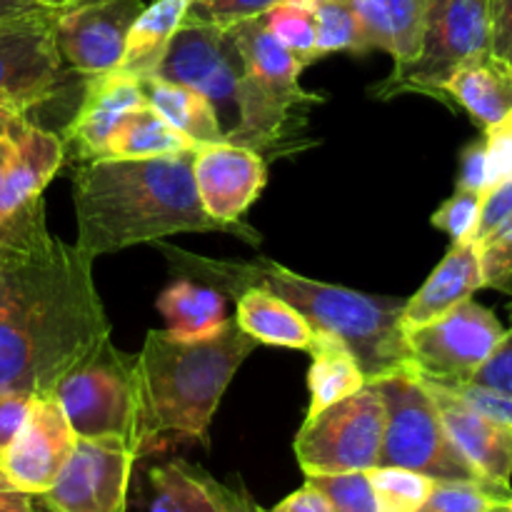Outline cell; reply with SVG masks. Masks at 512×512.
<instances>
[{"mask_svg":"<svg viewBox=\"0 0 512 512\" xmlns=\"http://www.w3.org/2000/svg\"><path fill=\"white\" fill-rule=\"evenodd\" d=\"M110 338L93 258L50 235L43 203L0 223V395H48Z\"/></svg>","mask_w":512,"mask_h":512,"instance_id":"cell-1","label":"cell"},{"mask_svg":"<svg viewBox=\"0 0 512 512\" xmlns=\"http://www.w3.org/2000/svg\"><path fill=\"white\" fill-rule=\"evenodd\" d=\"M193 155L78 163L73 175L75 245L93 260L178 233H228L258 245L255 228L218 223L205 213L195 190Z\"/></svg>","mask_w":512,"mask_h":512,"instance_id":"cell-2","label":"cell"},{"mask_svg":"<svg viewBox=\"0 0 512 512\" xmlns=\"http://www.w3.org/2000/svg\"><path fill=\"white\" fill-rule=\"evenodd\" d=\"M160 248L183 278L210 285L223 295L235 298L245 288H263L283 298L318 333L343 340L368 383L410 365V350L400 325L405 300L320 283L265 258L218 260L165 243Z\"/></svg>","mask_w":512,"mask_h":512,"instance_id":"cell-3","label":"cell"},{"mask_svg":"<svg viewBox=\"0 0 512 512\" xmlns=\"http://www.w3.org/2000/svg\"><path fill=\"white\" fill-rule=\"evenodd\" d=\"M258 348L248 333L228 320L208 340L173 338L168 330H150L135 355L138 383V458L158 443L185 438L210 445V420L240 365Z\"/></svg>","mask_w":512,"mask_h":512,"instance_id":"cell-4","label":"cell"},{"mask_svg":"<svg viewBox=\"0 0 512 512\" xmlns=\"http://www.w3.org/2000/svg\"><path fill=\"white\" fill-rule=\"evenodd\" d=\"M228 28L243 60V75L238 83V120L225 138L263 155L283 140L293 110L318 98L300 88L303 65L265 28L260 15Z\"/></svg>","mask_w":512,"mask_h":512,"instance_id":"cell-5","label":"cell"},{"mask_svg":"<svg viewBox=\"0 0 512 512\" xmlns=\"http://www.w3.org/2000/svg\"><path fill=\"white\" fill-rule=\"evenodd\" d=\"M370 385L378 390L385 408L378 465L408 468L433 480H480L448 438L428 388L410 365Z\"/></svg>","mask_w":512,"mask_h":512,"instance_id":"cell-6","label":"cell"},{"mask_svg":"<svg viewBox=\"0 0 512 512\" xmlns=\"http://www.w3.org/2000/svg\"><path fill=\"white\" fill-rule=\"evenodd\" d=\"M53 395L78 438L120 440L138 455L135 355L103 340L55 383Z\"/></svg>","mask_w":512,"mask_h":512,"instance_id":"cell-7","label":"cell"},{"mask_svg":"<svg viewBox=\"0 0 512 512\" xmlns=\"http://www.w3.org/2000/svg\"><path fill=\"white\" fill-rule=\"evenodd\" d=\"M385 408L378 390L365 385L358 393L308 415L295 435V458L305 478L370 470L383 445Z\"/></svg>","mask_w":512,"mask_h":512,"instance_id":"cell-8","label":"cell"},{"mask_svg":"<svg viewBox=\"0 0 512 512\" xmlns=\"http://www.w3.org/2000/svg\"><path fill=\"white\" fill-rule=\"evenodd\" d=\"M485 50H490V0H428L418 58L393 70L390 88L443 98L453 70Z\"/></svg>","mask_w":512,"mask_h":512,"instance_id":"cell-9","label":"cell"},{"mask_svg":"<svg viewBox=\"0 0 512 512\" xmlns=\"http://www.w3.org/2000/svg\"><path fill=\"white\" fill-rule=\"evenodd\" d=\"M503 335L505 328L493 310L470 298L433 323L405 333L410 368L440 385L470 383Z\"/></svg>","mask_w":512,"mask_h":512,"instance_id":"cell-10","label":"cell"},{"mask_svg":"<svg viewBox=\"0 0 512 512\" xmlns=\"http://www.w3.org/2000/svg\"><path fill=\"white\" fill-rule=\"evenodd\" d=\"M158 78L193 88L213 103L220 123L238 120V83L243 75L238 45L225 25L185 18L158 65ZM228 128V130H230Z\"/></svg>","mask_w":512,"mask_h":512,"instance_id":"cell-11","label":"cell"},{"mask_svg":"<svg viewBox=\"0 0 512 512\" xmlns=\"http://www.w3.org/2000/svg\"><path fill=\"white\" fill-rule=\"evenodd\" d=\"M65 83L68 68L55 45L53 13L0 25V105L28 115L58 98Z\"/></svg>","mask_w":512,"mask_h":512,"instance_id":"cell-12","label":"cell"},{"mask_svg":"<svg viewBox=\"0 0 512 512\" xmlns=\"http://www.w3.org/2000/svg\"><path fill=\"white\" fill-rule=\"evenodd\" d=\"M135 450L120 440L78 438L55 483L38 495L45 512H125Z\"/></svg>","mask_w":512,"mask_h":512,"instance_id":"cell-13","label":"cell"},{"mask_svg":"<svg viewBox=\"0 0 512 512\" xmlns=\"http://www.w3.org/2000/svg\"><path fill=\"white\" fill-rule=\"evenodd\" d=\"M143 8V0H78L55 10L53 35L65 68L83 78L118 68L125 38Z\"/></svg>","mask_w":512,"mask_h":512,"instance_id":"cell-14","label":"cell"},{"mask_svg":"<svg viewBox=\"0 0 512 512\" xmlns=\"http://www.w3.org/2000/svg\"><path fill=\"white\" fill-rule=\"evenodd\" d=\"M75 443L78 435L55 395H33L23 425L0 460V475L15 490L38 498L55 483Z\"/></svg>","mask_w":512,"mask_h":512,"instance_id":"cell-15","label":"cell"},{"mask_svg":"<svg viewBox=\"0 0 512 512\" xmlns=\"http://www.w3.org/2000/svg\"><path fill=\"white\" fill-rule=\"evenodd\" d=\"M418 378L428 388L445 425V433L453 440L465 463L485 485L512 493V430L480 413L448 385L433 383L423 375Z\"/></svg>","mask_w":512,"mask_h":512,"instance_id":"cell-16","label":"cell"},{"mask_svg":"<svg viewBox=\"0 0 512 512\" xmlns=\"http://www.w3.org/2000/svg\"><path fill=\"white\" fill-rule=\"evenodd\" d=\"M193 180L210 218L225 225H248L243 215L263 193L268 170L263 155L225 140L195 150Z\"/></svg>","mask_w":512,"mask_h":512,"instance_id":"cell-17","label":"cell"},{"mask_svg":"<svg viewBox=\"0 0 512 512\" xmlns=\"http://www.w3.org/2000/svg\"><path fill=\"white\" fill-rule=\"evenodd\" d=\"M145 103L148 100H145L143 85L133 75L110 70V73L85 78V95L63 133L65 158L73 155L78 163L105 158V145L115 125L130 110Z\"/></svg>","mask_w":512,"mask_h":512,"instance_id":"cell-18","label":"cell"},{"mask_svg":"<svg viewBox=\"0 0 512 512\" xmlns=\"http://www.w3.org/2000/svg\"><path fill=\"white\" fill-rule=\"evenodd\" d=\"M15 148L0 183V223L43 203L45 185L65 160L63 138L28 118L15 128Z\"/></svg>","mask_w":512,"mask_h":512,"instance_id":"cell-19","label":"cell"},{"mask_svg":"<svg viewBox=\"0 0 512 512\" xmlns=\"http://www.w3.org/2000/svg\"><path fill=\"white\" fill-rule=\"evenodd\" d=\"M480 288H483V270H480L478 245L453 243L423 288L405 300L403 318H400L403 333L433 323L440 315L473 298Z\"/></svg>","mask_w":512,"mask_h":512,"instance_id":"cell-20","label":"cell"},{"mask_svg":"<svg viewBox=\"0 0 512 512\" xmlns=\"http://www.w3.org/2000/svg\"><path fill=\"white\" fill-rule=\"evenodd\" d=\"M443 95L468 110L480 128H490L512 113V63L493 50L473 55L445 80Z\"/></svg>","mask_w":512,"mask_h":512,"instance_id":"cell-21","label":"cell"},{"mask_svg":"<svg viewBox=\"0 0 512 512\" xmlns=\"http://www.w3.org/2000/svg\"><path fill=\"white\" fill-rule=\"evenodd\" d=\"M363 30L365 48L393 55L395 70L418 58L428 0H345Z\"/></svg>","mask_w":512,"mask_h":512,"instance_id":"cell-22","label":"cell"},{"mask_svg":"<svg viewBox=\"0 0 512 512\" xmlns=\"http://www.w3.org/2000/svg\"><path fill=\"white\" fill-rule=\"evenodd\" d=\"M235 323L258 345L308 350L318 330L290 303L263 288H245L235 295Z\"/></svg>","mask_w":512,"mask_h":512,"instance_id":"cell-23","label":"cell"},{"mask_svg":"<svg viewBox=\"0 0 512 512\" xmlns=\"http://www.w3.org/2000/svg\"><path fill=\"white\" fill-rule=\"evenodd\" d=\"M158 310L173 338L195 343L218 335L228 325L220 290L190 278H178L160 293Z\"/></svg>","mask_w":512,"mask_h":512,"instance_id":"cell-24","label":"cell"},{"mask_svg":"<svg viewBox=\"0 0 512 512\" xmlns=\"http://www.w3.org/2000/svg\"><path fill=\"white\" fill-rule=\"evenodd\" d=\"M188 5L190 0H153L150 5H145L125 38L123 58L115 70L138 80L153 78L175 30L185 20Z\"/></svg>","mask_w":512,"mask_h":512,"instance_id":"cell-25","label":"cell"},{"mask_svg":"<svg viewBox=\"0 0 512 512\" xmlns=\"http://www.w3.org/2000/svg\"><path fill=\"white\" fill-rule=\"evenodd\" d=\"M200 145L175 130L153 105L130 110L105 145V158H165V155L195 153Z\"/></svg>","mask_w":512,"mask_h":512,"instance_id":"cell-26","label":"cell"},{"mask_svg":"<svg viewBox=\"0 0 512 512\" xmlns=\"http://www.w3.org/2000/svg\"><path fill=\"white\" fill-rule=\"evenodd\" d=\"M310 353V370H308V390L310 405L308 415L320 413L328 405L358 393L360 388L368 385L358 360L350 353L348 345L340 338L328 333H315Z\"/></svg>","mask_w":512,"mask_h":512,"instance_id":"cell-27","label":"cell"},{"mask_svg":"<svg viewBox=\"0 0 512 512\" xmlns=\"http://www.w3.org/2000/svg\"><path fill=\"white\" fill-rule=\"evenodd\" d=\"M140 85H143L148 105H153L175 130L188 135L193 143L210 145L228 140L213 103L205 95L195 93L193 88H185V85L158 78V75L140 80Z\"/></svg>","mask_w":512,"mask_h":512,"instance_id":"cell-28","label":"cell"},{"mask_svg":"<svg viewBox=\"0 0 512 512\" xmlns=\"http://www.w3.org/2000/svg\"><path fill=\"white\" fill-rule=\"evenodd\" d=\"M260 18L303 68L318 60L313 0H278Z\"/></svg>","mask_w":512,"mask_h":512,"instance_id":"cell-29","label":"cell"},{"mask_svg":"<svg viewBox=\"0 0 512 512\" xmlns=\"http://www.w3.org/2000/svg\"><path fill=\"white\" fill-rule=\"evenodd\" d=\"M313 5L315 53H318V58L333 53H368L358 18L345 0H313Z\"/></svg>","mask_w":512,"mask_h":512,"instance_id":"cell-30","label":"cell"},{"mask_svg":"<svg viewBox=\"0 0 512 512\" xmlns=\"http://www.w3.org/2000/svg\"><path fill=\"white\" fill-rule=\"evenodd\" d=\"M368 478L380 512H418L435 485L428 475L395 465H375Z\"/></svg>","mask_w":512,"mask_h":512,"instance_id":"cell-31","label":"cell"},{"mask_svg":"<svg viewBox=\"0 0 512 512\" xmlns=\"http://www.w3.org/2000/svg\"><path fill=\"white\" fill-rule=\"evenodd\" d=\"M510 495L480 480H435L418 512H495Z\"/></svg>","mask_w":512,"mask_h":512,"instance_id":"cell-32","label":"cell"},{"mask_svg":"<svg viewBox=\"0 0 512 512\" xmlns=\"http://www.w3.org/2000/svg\"><path fill=\"white\" fill-rule=\"evenodd\" d=\"M308 483H313L328 498L335 512H380L378 503H375L368 470H353V473L338 475H313V478H308Z\"/></svg>","mask_w":512,"mask_h":512,"instance_id":"cell-33","label":"cell"},{"mask_svg":"<svg viewBox=\"0 0 512 512\" xmlns=\"http://www.w3.org/2000/svg\"><path fill=\"white\" fill-rule=\"evenodd\" d=\"M483 288H495L512 298V215L478 245Z\"/></svg>","mask_w":512,"mask_h":512,"instance_id":"cell-34","label":"cell"},{"mask_svg":"<svg viewBox=\"0 0 512 512\" xmlns=\"http://www.w3.org/2000/svg\"><path fill=\"white\" fill-rule=\"evenodd\" d=\"M480 205H483V195L455 188V193L435 210L430 223L438 230H443L445 235H450L453 243H473L480 218Z\"/></svg>","mask_w":512,"mask_h":512,"instance_id":"cell-35","label":"cell"},{"mask_svg":"<svg viewBox=\"0 0 512 512\" xmlns=\"http://www.w3.org/2000/svg\"><path fill=\"white\" fill-rule=\"evenodd\" d=\"M148 512H188L185 510V470L183 460L158 465L148 473Z\"/></svg>","mask_w":512,"mask_h":512,"instance_id":"cell-36","label":"cell"},{"mask_svg":"<svg viewBox=\"0 0 512 512\" xmlns=\"http://www.w3.org/2000/svg\"><path fill=\"white\" fill-rule=\"evenodd\" d=\"M278 0H190L185 18L215 25H233L238 20L263 15Z\"/></svg>","mask_w":512,"mask_h":512,"instance_id":"cell-37","label":"cell"},{"mask_svg":"<svg viewBox=\"0 0 512 512\" xmlns=\"http://www.w3.org/2000/svg\"><path fill=\"white\" fill-rule=\"evenodd\" d=\"M485 163H488V190L512 178V113L500 123L485 128Z\"/></svg>","mask_w":512,"mask_h":512,"instance_id":"cell-38","label":"cell"},{"mask_svg":"<svg viewBox=\"0 0 512 512\" xmlns=\"http://www.w3.org/2000/svg\"><path fill=\"white\" fill-rule=\"evenodd\" d=\"M470 383L480 385V388L495 390V393L512 395V328L505 330L498 348H495L493 353H490V358L480 365L478 373L473 375Z\"/></svg>","mask_w":512,"mask_h":512,"instance_id":"cell-39","label":"cell"},{"mask_svg":"<svg viewBox=\"0 0 512 512\" xmlns=\"http://www.w3.org/2000/svg\"><path fill=\"white\" fill-rule=\"evenodd\" d=\"M512 215V178L503 183L493 185L488 193L483 195V205H480L478 228H475L473 243L480 245L495 228L505 223Z\"/></svg>","mask_w":512,"mask_h":512,"instance_id":"cell-40","label":"cell"},{"mask_svg":"<svg viewBox=\"0 0 512 512\" xmlns=\"http://www.w3.org/2000/svg\"><path fill=\"white\" fill-rule=\"evenodd\" d=\"M450 390L460 395L463 400H468L473 408H478L480 413H485L488 418H493L495 423L505 425L512 430V395L495 393V390L480 388V385L463 383V385H448Z\"/></svg>","mask_w":512,"mask_h":512,"instance_id":"cell-41","label":"cell"},{"mask_svg":"<svg viewBox=\"0 0 512 512\" xmlns=\"http://www.w3.org/2000/svg\"><path fill=\"white\" fill-rule=\"evenodd\" d=\"M193 470L195 475H198L200 483H203V488L210 493V498L215 500V505H218L220 512H265V508H260V505L250 498L248 490L240 488V485L220 483V480H215L213 475L200 470L198 465H193Z\"/></svg>","mask_w":512,"mask_h":512,"instance_id":"cell-42","label":"cell"},{"mask_svg":"<svg viewBox=\"0 0 512 512\" xmlns=\"http://www.w3.org/2000/svg\"><path fill=\"white\" fill-rule=\"evenodd\" d=\"M458 190H470V193H488V163H485V140L478 138L468 143L460 153L458 168Z\"/></svg>","mask_w":512,"mask_h":512,"instance_id":"cell-43","label":"cell"},{"mask_svg":"<svg viewBox=\"0 0 512 512\" xmlns=\"http://www.w3.org/2000/svg\"><path fill=\"white\" fill-rule=\"evenodd\" d=\"M30 398H33V395L25 393L0 395V460H3L10 440L15 438V433H18L20 425H23L25 415H28ZM0 478H3V475H0Z\"/></svg>","mask_w":512,"mask_h":512,"instance_id":"cell-44","label":"cell"},{"mask_svg":"<svg viewBox=\"0 0 512 512\" xmlns=\"http://www.w3.org/2000/svg\"><path fill=\"white\" fill-rule=\"evenodd\" d=\"M490 50L512 63V0H490Z\"/></svg>","mask_w":512,"mask_h":512,"instance_id":"cell-45","label":"cell"},{"mask_svg":"<svg viewBox=\"0 0 512 512\" xmlns=\"http://www.w3.org/2000/svg\"><path fill=\"white\" fill-rule=\"evenodd\" d=\"M265 512H335L333 505L328 503L323 493L315 488L313 483L305 480L303 488H298L295 493H290L288 498L280 500L275 508L265 510Z\"/></svg>","mask_w":512,"mask_h":512,"instance_id":"cell-46","label":"cell"},{"mask_svg":"<svg viewBox=\"0 0 512 512\" xmlns=\"http://www.w3.org/2000/svg\"><path fill=\"white\" fill-rule=\"evenodd\" d=\"M183 470H185V510L188 512H220L215 500L210 498L208 490L203 488V483L195 475L193 465L185 463L183 460Z\"/></svg>","mask_w":512,"mask_h":512,"instance_id":"cell-47","label":"cell"},{"mask_svg":"<svg viewBox=\"0 0 512 512\" xmlns=\"http://www.w3.org/2000/svg\"><path fill=\"white\" fill-rule=\"evenodd\" d=\"M53 13L35 0H0V25L15 23V20L30 18V15Z\"/></svg>","mask_w":512,"mask_h":512,"instance_id":"cell-48","label":"cell"},{"mask_svg":"<svg viewBox=\"0 0 512 512\" xmlns=\"http://www.w3.org/2000/svg\"><path fill=\"white\" fill-rule=\"evenodd\" d=\"M0 512H35V498L20 493L0 478Z\"/></svg>","mask_w":512,"mask_h":512,"instance_id":"cell-49","label":"cell"},{"mask_svg":"<svg viewBox=\"0 0 512 512\" xmlns=\"http://www.w3.org/2000/svg\"><path fill=\"white\" fill-rule=\"evenodd\" d=\"M25 118H28V115L20 113V110L8 108V105H0V135L13 133V130L18 128Z\"/></svg>","mask_w":512,"mask_h":512,"instance_id":"cell-50","label":"cell"},{"mask_svg":"<svg viewBox=\"0 0 512 512\" xmlns=\"http://www.w3.org/2000/svg\"><path fill=\"white\" fill-rule=\"evenodd\" d=\"M13 133H15V130H13ZM13 133L0 135V183H3L5 168H8V160H10V155H13V148H15Z\"/></svg>","mask_w":512,"mask_h":512,"instance_id":"cell-51","label":"cell"},{"mask_svg":"<svg viewBox=\"0 0 512 512\" xmlns=\"http://www.w3.org/2000/svg\"><path fill=\"white\" fill-rule=\"evenodd\" d=\"M35 3H40L43 5V8H48V10H63V8H68V5H73V3H78V0H35Z\"/></svg>","mask_w":512,"mask_h":512,"instance_id":"cell-52","label":"cell"},{"mask_svg":"<svg viewBox=\"0 0 512 512\" xmlns=\"http://www.w3.org/2000/svg\"><path fill=\"white\" fill-rule=\"evenodd\" d=\"M503 508H505V512H512V495H510L508 500H505V505H503Z\"/></svg>","mask_w":512,"mask_h":512,"instance_id":"cell-53","label":"cell"},{"mask_svg":"<svg viewBox=\"0 0 512 512\" xmlns=\"http://www.w3.org/2000/svg\"><path fill=\"white\" fill-rule=\"evenodd\" d=\"M495 512H505V508H503V505H500V508H498V510H495Z\"/></svg>","mask_w":512,"mask_h":512,"instance_id":"cell-54","label":"cell"},{"mask_svg":"<svg viewBox=\"0 0 512 512\" xmlns=\"http://www.w3.org/2000/svg\"><path fill=\"white\" fill-rule=\"evenodd\" d=\"M510 313H512V308H510Z\"/></svg>","mask_w":512,"mask_h":512,"instance_id":"cell-55","label":"cell"}]
</instances>
